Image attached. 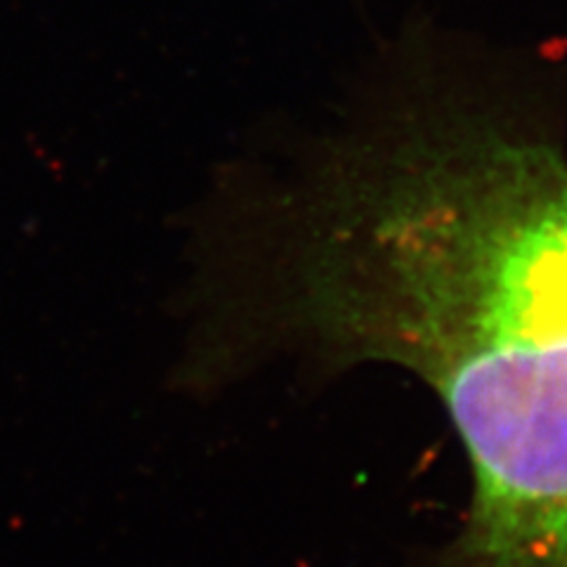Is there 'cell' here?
I'll return each instance as SVG.
<instances>
[{
	"label": "cell",
	"instance_id": "cell-1",
	"mask_svg": "<svg viewBox=\"0 0 567 567\" xmlns=\"http://www.w3.org/2000/svg\"><path fill=\"white\" fill-rule=\"evenodd\" d=\"M322 227L300 317L445 406L471 473L458 567H567V158L475 123L410 133Z\"/></svg>",
	"mask_w": 567,
	"mask_h": 567
}]
</instances>
